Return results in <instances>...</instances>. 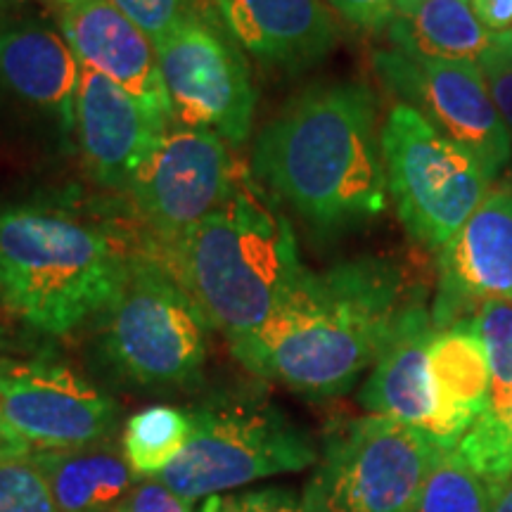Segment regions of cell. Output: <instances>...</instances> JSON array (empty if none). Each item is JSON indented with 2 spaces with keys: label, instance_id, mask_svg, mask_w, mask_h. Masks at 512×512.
Returning <instances> with one entry per match:
<instances>
[{
  "label": "cell",
  "instance_id": "cell-22",
  "mask_svg": "<svg viewBox=\"0 0 512 512\" xmlns=\"http://www.w3.org/2000/svg\"><path fill=\"white\" fill-rule=\"evenodd\" d=\"M387 36L403 55L477 64L494 31L479 22L470 0H427L408 12H396Z\"/></svg>",
  "mask_w": 512,
  "mask_h": 512
},
{
  "label": "cell",
  "instance_id": "cell-26",
  "mask_svg": "<svg viewBox=\"0 0 512 512\" xmlns=\"http://www.w3.org/2000/svg\"><path fill=\"white\" fill-rule=\"evenodd\" d=\"M477 67L512 140V31H498L491 36V43L477 60Z\"/></svg>",
  "mask_w": 512,
  "mask_h": 512
},
{
  "label": "cell",
  "instance_id": "cell-8",
  "mask_svg": "<svg viewBox=\"0 0 512 512\" xmlns=\"http://www.w3.org/2000/svg\"><path fill=\"white\" fill-rule=\"evenodd\" d=\"M389 195L411 240L441 252L489 195L479 159L413 107L394 105L382 124Z\"/></svg>",
  "mask_w": 512,
  "mask_h": 512
},
{
  "label": "cell",
  "instance_id": "cell-25",
  "mask_svg": "<svg viewBox=\"0 0 512 512\" xmlns=\"http://www.w3.org/2000/svg\"><path fill=\"white\" fill-rule=\"evenodd\" d=\"M0 512H57L48 479L31 451L0 453Z\"/></svg>",
  "mask_w": 512,
  "mask_h": 512
},
{
  "label": "cell",
  "instance_id": "cell-21",
  "mask_svg": "<svg viewBox=\"0 0 512 512\" xmlns=\"http://www.w3.org/2000/svg\"><path fill=\"white\" fill-rule=\"evenodd\" d=\"M31 453L48 479L57 512H117L143 479L131 470L124 448L112 439Z\"/></svg>",
  "mask_w": 512,
  "mask_h": 512
},
{
  "label": "cell",
  "instance_id": "cell-34",
  "mask_svg": "<svg viewBox=\"0 0 512 512\" xmlns=\"http://www.w3.org/2000/svg\"><path fill=\"white\" fill-rule=\"evenodd\" d=\"M17 8H19V0H0V31L15 19Z\"/></svg>",
  "mask_w": 512,
  "mask_h": 512
},
{
  "label": "cell",
  "instance_id": "cell-16",
  "mask_svg": "<svg viewBox=\"0 0 512 512\" xmlns=\"http://www.w3.org/2000/svg\"><path fill=\"white\" fill-rule=\"evenodd\" d=\"M57 29L76 60L171 121L162 74L152 41L110 0H50Z\"/></svg>",
  "mask_w": 512,
  "mask_h": 512
},
{
  "label": "cell",
  "instance_id": "cell-30",
  "mask_svg": "<svg viewBox=\"0 0 512 512\" xmlns=\"http://www.w3.org/2000/svg\"><path fill=\"white\" fill-rule=\"evenodd\" d=\"M117 512H192V503L185 501L159 479H140Z\"/></svg>",
  "mask_w": 512,
  "mask_h": 512
},
{
  "label": "cell",
  "instance_id": "cell-32",
  "mask_svg": "<svg viewBox=\"0 0 512 512\" xmlns=\"http://www.w3.org/2000/svg\"><path fill=\"white\" fill-rule=\"evenodd\" d=\"M0 356H3V337H0ZM3 451H31V448L24 441H19L0 420V453Z\"/></svg>",
  "mask_w": 512,
  "mask_h": 512
},
{
  "label": "cell",
  "instance_id": "cell-15",
  "mask_svg": "<svg viewBox=\"0 0 512 512\" xmlns=\"http://www.w3.org/2000/svg\"><path fill=\"white\" fill-rule=\"evenodd\" d=\"M166 131L169 119L159 117L112 79L81 64L76 138L88 174L100 185L128 188Z\"/></svg>",
  "mask_w": 512,
  "mask_h": 512
},
{
  "label": "cell",
  "instance_id": "cell-23",
  "mask_svg": "<svg viewBox=\"0 0 512 512\" xmlns=\"http://www.w3.org/2000/svg\"><path fill=\"white\" fill-rule=\"evenodd\" d=\"M190 413L174 406H150L131 415L124 427L121 448L138 477L157 479L188 446Z\"/></svg>",
  "mask_w": 512,
  "mask_h": 512
},
{
  "label": "cell",
  "instance_id": "cell-28",
  "mask_svg": "<svg viewBox=\"0 0 512 512\" xmlns=\"http://www.w3.org/2000/svg\"><path fill=\"white\" fill-rule=\"evenodd\" d=\"M202 512H309L302 498L290 494L287 489H252L233 491V494L209 496L202 501Z\"/></svg>",
  "mask_w": 512,
  "mask_h": 512
},
{
  "label": "cell",
  "instance_id": "cell-31",
  "mask_svg": "<svg viewBox=\"0 0 512 512\" xmlns=\"http://www.w3.org/2000/svg\"><path fill=\"white\" fill-rule=\"evenodd\" d=\"M472 12L486 29L512 31V0H470Z\"/></svg>",
  "mask_w": 512,
  "mask_h": 512
},
{
  "label": "cell",
  "instance_id": "cell-3",
  "mask_svg": "<svg viewBox=\"0 0 512 512\" xmlns=\"http://www.w3.org/2000/svg\"><path fill=\"white\" fill-rule=\"evenodd\" d=\"M166 249L164 264L233 354L271 323L306 271L287 216L247 176H235L226 200Z\"/></svg>",
  "mask_w": 512,
  "mask_h": 512
},
{
  "label": "cell",
  "instance_id": "cell-4",
  "mask_svg": "<svg viewBox=\"0 0 512 512\" xmlns=\"http://www.w3.org/2000/svg\"><path fill=\"white\" fill-rule=\"evenodd\" d=\"M133 261L110 228L62 207L0 209V304L38 332L69 335L100 316Z\"/></svg>",
  "mask_w": 512,
  "mask_h": 512
},
{
  "label": "cell",
  "instance_id": "cell-20",
  "mask_svg": "<svg viewBox=\"0 0 512 512\" xmlns=\"http://www.w3.org/2000/svg\"><path fill=\"white\" fill-rule=\"evenodd\" d=\"M432 335V311L425 294H420L403 311L392 339L358 392V401L368 413L401 420L430 434L434 406L427 382V347Z\"/></svg>",
  "mask_w": 512,
  "mask_h": 512
},
{
  "label": "cell",
  "instance_id": "cell-24",
  "mask_svg": "<svg viewBox=\"0 0 512 512\" xmlns=\"http://www.w3.org/2000/svg\"><path fill=\"white\" fill-rule=\"evenodd\" d=\"M491 503L494 489L453 448L432 470L413 512H491Z\"/></svg>",
  "mask_w": 512,
  "mask_h": 512
},
{
  "label": "cell",
  "instance_id": "cell-19",
  "mask_svg": "<svg viewBox=\"0 0 512 512\" xmlns=\"http://www.w3.org/2000/svg\"><path fill=\"white\" fill-rule=\"evenodd\" d=\"M427 382L434 406L430 437L453 451L482 415L491 387L489 358L472 318L434 328L427 347Z\"/></svg>",
  "mask_w": 512,
  "mask_h": 512
},
{
  "label": "cell",
  "instance_id": "cell-33",
  "mask_svg": "<svg viewBox=\"0 0 512 512\" xmlns=\"http://www.w3.org/2000/svg\"><path fill=\"white\" fill-rule=\"evenodd\" d=\"M491 512H512V479L510 482H505L494 494Z\"/></svg>",
  "mask_w": 512,
  "mask_h": 512
},
{
  "label": "cell",
  "instance_id": "cell-2",
  "mask_svg": "<svg viewBox=\"0 0 512 512\" xmlns=\"http://www.w3.org/2000/svg\"><path fill=\"white\" fill-rule=\"evenodd\" d=\"M377 100L361 81H320L256 136L252 171L320 235L366 226L387 209Z\"/></svg>",
  "mask_w": 512,
  "mask_h": 512
},
{
  "label": "cell",
  "instance_id": "cell-1",
  "mask_svg": "<svg viewBox=\"0 0 512 512\" xmlns=\"http://www.w3.org/2000/svg\"><path fill=\"white\" fill-rule=\"evenodd\" d=\"M420 294L387 256H358L320 273L306 268L283 309L235 358L306 399H335L375 366Z\"/></svg>",
  "mask_w": 512,
  "mask_h": 512
},
{
  "label": "cell",
  "instance_id": "cell-11",
  "mask_svg": "<svg viewBox=\"0 0 512 512\" xmlns=\"http://www.w3.org/2000/svg\"><path fill=\"white\" fill-rule=\"evenodd\" d=\"M375 72L403 105L479 159L491 181L512 159V140L475 62H441L380 50Z\"/></svg>",
  "mask_w": 512,
  "mask_h": 512
},
{
  "label": "cell",
  "instance_id": "cell-7",
  "mask_svg": "<svg viewBox=\"0 0 512 512\" xmlns=\"http://www.w3.org/2000/svg\"><path fill=\"white\" fill-rule=\"evenodd\" d=\"M446 451L427 432L384 415L337 422L299 498L309 512H413Z\"/></svg>",
  "mask_w": 512,
  "mask_h": 512
},
{
  "label": "cell",
  "instance_id": "cell-36",
  "mask_svg": "<svg viewBox=\"0 0 512 512\" xmlns=\"http://www.w3.org/2000/svg\"><path fill=\"white\" fill-rule=\"evenodd\" d=\"M510 437H512V413H510Z\"/></svg>",
  "mask_w": 512,
  "mask_h": 512
},
{
  "label": "cell",
  "instance_id": "cell-6",
  "mask_svg": "<svg viewBox=\"0 0 512 512\" xmlns=\"http://www.w3.org/2000/svg\"><path fill=\"white\" fill-rule=\"evenodd\" d=\"M188 413V446L157 479L190 503L309 470L318 460L309 434L259 396H216Z\"/></svg>",
  "mask_w": 512,
  "mask_h": 512
},
{
  "label": "cell",
  "instance_id": "cell-35",
  "mask_svg": "<svg viewBox=\"0 0 512 512\" xmlns=\"http://www.w3.org/2000/svg\"><path fill=\"white\" fill-rule=\"evenodd\" d=\"M394 3H396V12H408L418 8L422 3H427V0H394Z\"/></svg>",
  "mask_w": 512,
  "mask_h": 512
},
{
  "label": "cell",
  "instance_id": "cell-29",
  "mask_svg": "<svg viewBox=\"0 0 512 512\" xmlns=\"http://www.w3.org/2000/svg\"><path fill=\"white\" fill-rule=\"evenodd\" d=\"M325 3L344 22L354 29L368 31V34L387 29L396 15L394 0H325Z\"/></svg>",
  "mask_w": 512,
  "mask_h": 512
},
{
  "label": "cell",
  "instance_id": "cell-18",
  "mask_svg": "<svg viewBox=\"0 0 512 512\" xmlns=\"http://www.w3.org/2000/svg\"><path fill=\"white\" fill-rule=\"evenodd\" d=\"M477 335L489 358V399L458 444V456L477 472L494 494L512 479V302L489 299L472 313Z\"/></svg>",
  "mask_w": 512,
  "mask_h": 512
},
{
  "label": "cell",
  "instance_id": "cell-17",
  "mask_svg": "<svg viewBox=\"0 0 512 512\" xmlns=\"http://www.w3.org/2000/svg\"><path fill=\"white\" fill-rule=\"evenodd\" d=\"M214 17L242 53L285 72L323 62L339 38L325 0H214Z\"/></svg>",
  "mask_w": 512,
  "mask_h": 512
},
{
  "label": "cell",
  "instance_id": "cell-9",
  "mask_svg": "<svg viewBox=\"0 0 512 512\" xmlns=\"http://www.w3.org/2000/svg\"><path fill=\"white\" fill-rule=\"evenodd\" d=\"M171 117L185 128L219 133L240 145L249 138L256 91L242 48L216 17L190 12L155 46Z\"/></svg>",
  "mask_w": 512,
  "mask_h": 512
},
{
  "label": "cell",
  "instance_id": "cell-12",
  "mask_svg": "<svg viewBox=\"0 0 512 512\" xmlns=\"http://www.w3.org/2000/svg\"><path fill=\"white\" fill-rule=\"evenodd\" d=\"M235 176L219 133L178 126L164 133L128 192L152 233L171 247L226 200Z\"/></svg>",
  "mask_w": 512,
  "mask_h": 512
},
{
  "label": "cell",
  "instance_id": "cell-13",
  "mask_svg": "<svg viewBox=\"0 0 512 512\" xmlns=\"http://www.w3.org/2000/svg\"><path fill=\"white\" fill-rule=\"evenodd\" d=\"M81 64L46 19L15 17L0 31V102L55 147L76 136Z\"/></svg>",
  "mask_w": 512,
  "mask_h": 512
},
{
  "label": "cell",
  "instance_id": "cell-5",
  "mask_svg": "<svg viewBox=\"0 0 512 512\" xmlns=\"http://www.w3.org/2000/svg\"><path fill=\"white\" fill-rule=\"evenodd\" d=\"M209 320L171 268L136 256L114 302L100 313V363L138 389H183L200 380Z\"/></svg>",
  "mask_w": 512,
  "mask_h": 512
},
{
  "label": "cell",
  "instance_id": "cell-14",
  "mask_svg": "<svg viewBox=\"0 0 512 512\" xmlns=\"http://www.w3.org/2000/svg\"><path fill=\"white\" fill-rule=\"evenodd\" d=\"M489 299L512 302V185L489 190L439 252V280L430 306L434 328L472 318Z\"/></svg>",
  "mask_w": 512,
  "mask_h": 512
},
{
  "label": "cell",
  "instance_id": "cell-10",
  "mask_svg": "<svg viewBox=\"0 0 512 512\" xmlns=\"http://www.w3.org/2000/svg\"><path fill=\"white\" fill-rule=\"evenodd\" d=\"M0 420L31 451L112 439L119 406L53 356H0Z\"/></svg>",
  "mask_w": 512,
  "mask_h": 512
},
{
  "label": "cell",
  "instance_id": "cell-27",
  "mask_svg": "<svg viewBox=\"0 0 512 512\" xmlns=\"http://www.w3.org/2000/svg\"><path fill=\"white\" fill-rule=\"evenodd\" d=\"M110 3L150 38L152 46L166 38L183 17L195 12L190 8V0H110Z\"/></svg>",
  "mask_w": 512,
  "mask_h": 512
}]
</instances>
